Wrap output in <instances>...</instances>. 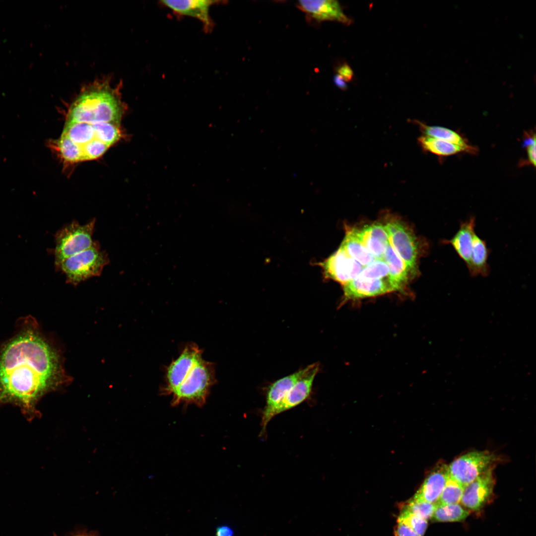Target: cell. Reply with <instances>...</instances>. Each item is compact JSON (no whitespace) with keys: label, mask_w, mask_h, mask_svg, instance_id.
Segmentation results:
<instances>
[{"label":"cell","mask_w":536,"mask_h":536,"mask_svg":"<svg viewBox=\"0 0 536 536\" xmlns=\"http://www.w3.org/2000/svg\"><path fill=\"white\" fill-rule=\"evenodd\" d=\"M70 381L60 351L36 328H24L0 350V405L17 406L28 421L39 415L43 396Z\"/></svg>","instance_id":"1"},{"label":"cell","mask_w":536,"mask_h":536,"mask_svg":"<svg viewBox=\"0 0 536 536\" xmlns=\"http://www.w3.org/2000/svg\"><path fill=\"white\" fill-rule=\"evenodd\" d=\"M121 88L107 78L84 86L68 108L67 123L119 124L124 108Z\"/></svg>","instance_id":"2"},{"label":"cell","mask_w":536,"mask_h":536,"mask_svg":"<svg viewBox=\"0 0 536 536\" xmlns=\"http://www.w3.org/2000/svg\"><path fill=\"white\" fill-rule=\"evenodd\" d=\"M216 382L214 364L202 357L172 394L171 404L203 406Z\"/></svg>","instance_id":"3"},{"label":"cell","mask_w":536,"mask_h":536,"mask_svg":"<svg viewBox=\"0 0 536 536\" xmlns=\"http://www.w3.org/2000/svg\"><path fill=\"white\" fill-rule=\"evenodd\" d=\"M109 262L107 253L95 241L90 248L65 260L58 268L65 274L67 283L77 286L90 278L100 276Z\"/></svg>","instance_id":"4"},{"label":"cell","mask_w":536,"mask_h":536,"mask_svg":"<svg viewBox=\"0 0 536 536\" xmlns=\"http://www.w3.org/2000/svg\"><path fill=\"white\" fill-rule=\"evenodd\" d=\"M95 221L94 218L81 225L76 220H73L56 233L54 250L56 268L65 260L93 245L95 241L92 240V235Z\"/></svg>","instance_id":"5"},{"label":"cell","mask_w":536,"mask_h":536,"mask_svg":"<svg viewBox=\"0 0 536 536\" xmlns=\"http://www.w3.org/2000/svg\"><path fill=\"white\" fill-rule=\"evenodd\" d=\"M202 350L194 343L187 344L179 356L166 367L162 395H172L182 383L198 361L202 357Z\"/></svg>","instance_id":"6"},{"label":"cell","mask_w":536,"mask_h":536,"mask_svg":"<svg viewBox=\"0 0 536 536\" xmlns=\"http://www.w3.org/2000/svg\"><path fill=\"white\" fill-rule=\"evenodd\" d=\"M494 457L487 451H475L456 459L448 466L449 475L465 487L489 468Z\"/></svg>","instance_id":"7"},{"label":"cell","mask_w":536,"mask_h":536,"mask_svg":"<svg viewBox=\"0 0 536 536\" xmlns=\"http://www.w3.org/2000/svg\"><path fill=\"white\" fill-rule=\"evenodd\" d=\"M318 265L321 267L325 278L332 279L342 286L356 277L363 268L350 257L341 246Z\"/></svg>","instance_id":"8"},{"label":"cell","mask_w":536,"mask_h":536,"mask_svg":"<svg viewBox=\"0 0 536 536\" xmlns=\"http://www.w3.org/2000/svg\"><path fill=\"white\" fill-rule=\"evenodd\" d=\"M385 225L391 245L414 273L417 270L418 257L416 239L408 228L399 220H391Z\"/></svg>","instance_id":"9"},{"label":"cell","mask_w":536,"mask_h":536,"mask_svg":"<svg viewBox=\"0 0 536 536\" xmlns=\"http://www.w3.org/2000/svg\"><path fill=\"white\" fill-rule=\"evenodd\" d=\"M342 287L343 303L349 300L375 297L393 291H402L389 275L379 279L365 278L357 276Z\"/></svg>","instance_id":"10"},{"label":"cell","mask_w":536,"mask_h":536,"mask_svg":"<svg viewBox=\"0 0 536 536\" xmlns=\"http://www.w3.org/2000/svg\"><path fill=\"white\" fill-rule=\"evenodd\" d=\"M308 369L309 365L292 374L277 380L269 387L267 394L266 404L262 416V427L260 433L261 435L265 433L268 422L274 416L276 407L286 394Z\"/></svg>","instance_id":"11"},{"label":"cell","mask_w":536,"mask_h":536,"mask_svg":"<svg viewBox=\"0 0 536 536\" xmlns=\"http://www.w3.org/2000/svg\"><path fill=\"white\" fill-rule=\"evenodd\" d=\"M493 485L492 469L488 468L464 487L460 502L469 509H480L490 496Z\"/></svg>","instance_id":"12"},{"label":"cell","mask_w":536,"mask_h":536,"mask_svg":"<svg viewBox=\"0 0 536 536\" xmlns=\"http://www.w3.org/2000/svg\"><path fill=\"white\" fill-rule=\"evenodd\" d=\"M297 5L309 17L317 21H336L346 24L351 22L336 0H301L298 1Z\"/></svg>","instance_id":"13"},{"label":"cell","mask_w":536,"mask_h":536,"mask_svg":"<svg viewBox=\"0 0 536 536\" xmlns=\"http://www.w3.org/2000/svg\"><path fill=\"white\" fill-rule=\"evenodd\" d=\"M319 370L318 363L309 365L307 371L292 386L276 407L274 416L299 405L309 397Z\"/></svg>","instance_id":"14"},{"label":"cell","mask_w":536,"mask_h":536,"mask_svg":"<svg viewBox=\"0 0 536 536\" xmlns=\"http://www.w3.org/2000/svg\"><path fill=\"white\" fill-rule=\"evenodd\" d=\"M352 230L376 260H383L390 240L385 225L375 223Z\"/></svg>","instance_id":"15"},{"label":"cell","mask_w":536,"mask_h":536,"mask_svg":"<svg viewBox=\"0 0 536 536\" xmlns=\"http://www.w3.org/2000/svg\"><path fill=\"white\" fill-rule=\"evenodd\" d=\"M218 2L207 0L161 1L163 5L178 14L198 19L202 23L206 31L210 30L212 27V21L209 14L210 7Z\"/></svg>","instance_id":"16"},{"label":"cell","mask_w":536,"mask_h":536,"mask_svg":"<svg viewBox=\"0 0 536 536\" xmlns=\"http://www.w3.org/2000/svg\"><path fill=\"white\" fill-rule=\"evenodd\" d=\"M449 476L448 466L438 465L426 478L412 500L435 504Z\"/></svg>","instance_id":"17"},{"label":"cell","mask_w":536,"mask_h":536,"mask_svg":"<svg viewBox=\"0 0 536 536\" xmlns=\"http://www.w3.org/2000/svg\"><path fill=\"white\" fill-rule=\"evenodd\" d=\"M475 218L471 216L465 221L460 223V227L456 234L450 239H445L443 243L450 244L453 248L459 257L469 265L475 232Z\"/></svg>","instance_id":"18"},{"label":"cell","mask_w":536,"mask_h":536,"mask_svg":"<svg viewBox=\"0 0 536 536\" xmlns=\"http://www.w3.org/2000/svg\"><path fill=\"white\" fill-rule=\"evenodd\" d=\"M489 254V250L485 241L475 233L469 264L467 266L471 276L481 275L485 277L488 275L490 272L487 263Z\"/></svg>","instance_id":"19"},{"label":"cell","mask_w":536,"mask_h":536,"mask_svg":"<svg viewBox=\"0 0 536 536\" xmlns=\"http://www.w3.org/2000/svg\"><path fill=\"white\" fill-rule=\"evenodd\" d=\"M418 142L424 151L440 157L449 156L462 152L475 154L477 151L475 147L468 148L426 135L420 136L418 138Z\"/></svg>","instance_id":"20"},{"label":"cell","mask_w":536,"mask_h":536,"mask_svg":"<svg viewBox=\"0 0 536 536\" xmlns=\"http://www.w3.org/2000/svg\"><path fill=\"white\" fill-rule=\"evenodd\" d=\"M383 260L388 266L390 278L403 290L408 280L409 274H413V273L395 252L390 240Z\"/></svg>","instance_id":"21"},{"label":"cell","mask_w":536,"mask_h":536,"mask_svg":"<svg viewBox=\"0 0 536 536\" xmlns=\"http://www.w3.org/2000/svg\"><path fill=\"white\" fill-rule=\"evenodd\" d=\"M423 135L428 136L454 143L464 147L472 148L475 146L470 145L462 135L451 129L438 126H430L418 121H415Z\"/></svg>","instance_id":"22"},{"label":"cell","mask_w":536,"mask_h":536,"mask_svg":"<svg viewBox=\"0 0 536 536\" xmlns=\"http://www.w3.org/2000/svg\"><path fill=\"white\" fill-rule=\"evenodd\" d=\"M340 246L350 257L358 262L363 267L367 266L376 260L352 230L347 232Z\"/></svg>","instance_id":"23"},{"label":"cell","mask_w":536,"mask_h":536,"mask_svg":"<svg viewBox=\"0 0 536 536\" xmlns=\"http://www.w3.org/2000/svg\"><path fill=\"white\" fill-rule=\"evenodd\" d=\"M62 135L67 137L77 144L81 151L86 144L93 140L97 139L92 125L83 123H67Z\"/></svg>","instance_id":"24"},{"label":"cell","mask_w":536,"mask_h":536,"mask_svg":"<svg viewBox=\"0 0 536 536\" xmlns=\"http://www.w3.org/2000/svg\"><path fill=\"white\" fill-rule=\"evenodd\" d=\"M469 514L459 503H454L436 505L432 517L438 522H460L465 520Z\"/></svg>","instance_id":"25"},{"label":"cell","mask_w":536,"mask_h":536,"mask_svg":"<svg viewBox=\"0 0 536 536\" xmlns=\"http://www.w3.org/2000/svg\"><path fill=\"white\" fill-rule=\"evenodd\" d=\"M50 143L66 160L71 162L83 160L81 148L67 137L62 134L59 140Z\"/></svg>","instance_id":"26"},{"label":"cell","mask_w":536,"mask_h":536,"mask_svg":"<svg viewBox=\"0 0 536 536\" xmlns=\"http://www.w3.org/2000/svg\"><path fill=\"white\" fill-rule=\"evenodd\" d=\"M97 139L109 147L117 141L121 136L119 124L112 123H99L91 124Z\"/></svg>","instance_id":"27"},{"label":"cell","mask_w":536,"mask_h":536,"mask_svg":"<svg viewBox=\"0 0 536 536\" xmlns=\"http://www.w3.org/2000/svg\"><path fill=\"white\" fill-rule=\"evenodd\" d=\"M464 487L449 475L446 484L435 504L459 503L461 501Z\"/></svg>","instance_id":"28"},{"label":"cell","mask_w":536,"mask_h":536,"mask_svg":"<svg viewBox=\"0 0 536 536\" xmlns=\"http://www.w3.org/2000/svg\"><path fill=\"white\" fill-rule=\"evenodd\" d=\"M389 275V269L383 260H375L371 264L363 268L358 275L365 278L379 279Z\"/></svg>","instance_id":"29"},{"label":"cell","mask_w":536,"mask_h":536,"mask_svg":"<svg viewBox=\"0 0 536 536\" xmlns=\"http://www.w3.org/2000/svg\"><path fill=\"white\" fill-rule=\"evenodd\" d=\"M397 522H402L413 530L419 536H423L427 527L426 520L421 518L404 509L400 514Z\"/></svg>","instance_id":"30"},{"label":"cell","mask_w":536,"mask_h":536,"mask_svg":"<svg viewBox=\"0 0 536 536\" xmlns=\"http://www.w3.org/2000/svg\"><path fill=\"white\" fill-rule=\"evenodd\" d=\"M435 507L434 503L416 501L411 499L408 502L405 509L415 515L427 520L432 517Z\"/></svg>","instance_id":"31"},{"label":"cell","mask_w":536,"mask_h":536,"mask_svg":"<svg viewBox=\"0 0 536 536\" xmlns=\"http://www.w3.org/2000/svg\"><path fill=\"white\" fill-rule=\"evenodd\" d=\"M109 146L103 142L94 139L86 144L82 149L83 160L98 158L103 155Z\"/></svg>","instance_id":"32"},{"label":"cell","mask_w":536,"mask_h":536,"mask_svg":"<svg viewBox=\"0 0 536 536\" xmlns=\"http://www.w3.org/2000/svg\"><path fill=\"white\" fill-rule=\"evenodd\" d=\"M524 140L523 145L526 147L527 158L524 164L536 166V134L535 133H527ZM523 162V163H524ZM523 163H521L523 164Z\"/></svg>","instance_id":"33"},{"label":"cell","mask_w":536,"mask_h":536,"mask_svg":"<svg viewBox=\"0 0 536 536\" xmlns=\"http://www.w3.org/2000/svg\"><path fill=\"white\" fill-rule=\"evenodd\" d=\"M395 534L396 536H419L413 530L405 524L398 522V525L395 529Z\"/></svg>","instance_id":"34"},{"label":"cell","mask_w":536,"mask_h":536,"mask_svg":"<svg viewBox=\"0 0 536 536\" xmlns=\"http://www.w3.org/2000/svg\"><path fill=\"white\" fill-rule=\"evenodd\" d=\"M338 74L346 81H350L353 76V71L347 64H343L337 68Z\"/></svg>","instance_id":"35"},{"label":"cell","mask_w":536,"mask_h":536,"mask_svg":"<svg viewBox=\"0 0 536 536\" xmlns=\"http://www.w3.org/2000/svg\"><path fill=\"white\" fill-rule=\"evenodd\" d=\"M233 530L228 526L219 527L216 530V536H233Z\"/></svg>","instance_id":"36"},{"label":"cell","mask_w":536,"mask_h":536,"mask_svg":"<svg viewBox=\"0 0 536 536\" xmlns=\"http://www.w3.org/2000/svg\"><path fill=\"white\" fill-rule=\"evenodd\" d=\"M334 81L336 86L342 90H345L347 85L343 78L338 74L334 76Z\"/></svg>","instance_id":"37"},{"label":"cell","mask_w":536,"mask_h":536,"mask_svg":"<svg viewBox=\"0 0 536 536\" xmlns=\"http://www.w3.org/2000/svg\"><path fill=\"white\" fill-rule=\"evenodd\" d=\"M92 536L91 535H88V534H79V535H76V536Z\"/></svg>","instance_id":"38"},{"label":"cell","mask_w":536,"mask_h":536,"mask_svg":"<svg viewBox=\"0 0 536 536\" xmlns=\"http://www.w3.org/2000/svg\"></svg>","instance_id":"39"}]
</instances>
